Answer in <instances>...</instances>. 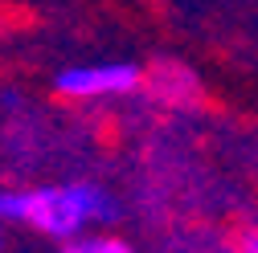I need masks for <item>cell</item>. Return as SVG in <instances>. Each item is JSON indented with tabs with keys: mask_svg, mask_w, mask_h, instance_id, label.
Segmentation results:
<instances>
[{
	"mask_svg": "<svg viewBox=\"0 0 258 253\" xmlns=\"http://www.w3.org/2000/svg\"><path fill=\"white\" fill-rule=\"evenodd\" d=\"M119 220H123V200L103 180H49L25 188L21 225L57 245L90 229H115Z\"/></svg>",
	"mask_w": 258,
	"mask_h": 253,
	"instance_id": "1",
	"label": "cell"
},
{
	"mask_svg": "<svg viewBox=\"0 0 258 253\" xmlns=\"http://www.w3.org/2000/svg\"><path fill=\"white\" fill-rule=\"evenodd\" d=\"M144 90V66L140 61H74L53 74V94L70 106H99V102H123Z\"/></svg>",
	"mask_w": 258,
	"mask_h": 253,
	"instance_id": "2",
	"label": "cell"
},
{
	"mask_svg": "<svg viewBox=\"0 0 258 253\" xmlns=\"http://www.w3.org/2000/svg\"><path fill=\"white\" fill-rule=\"evenodd\" d=\"M148 102L156 106H168V110H197L205 102V86L197 78V70L188 61L176 57H160L152 66H144V90Z\"/></svg>",
	"mask_w": 258,
	"mask_h": 253,
	"instance_id": "3",
	"label": "cell"
},
{
	"mask_svg": "<svg viewBox=\"0 0 258 253\" xmlns=\"http://www.w3.org/2000/svg\"><path fill=\"white\" fill-rule=\"evenodd\" d=\"M53 253H140V249L115 229H90V233H78L70 241H61Z\"/></svg>",
	"mask_w": 258,
	"mask_h": 253,
	"instance_id": "4",
	"label": "cell"
},
{
	"mask_svg": "<svg viewBox=\"0 0 258 253\" xmlns=\"http://www.w3.org/2000/svg\"><path fill=\"white\" fill-rule=\"evenodd\" d=\"M230 249L234 253H258V212L242 216L238 225L230 229Z\"/></svg>",
	"mask_w": 258,
	"mask_h": 253,
	"instance_id": "5",
	"label": "cell"
},
{
	"mask_svg": "<svg viewBox=\"0 0 258 253\" xmlns=\"http://www.w3.org/2000/svg\"><path fill=\"white\" fill-rule=\"evenodd\" d=\"M9 233H13L9 225H0V253H5V249H9Z\"/></svg>",
	"mask_w": 258,
	"mask_h": 253,
	"instance_id": "6",
	"label": "cell"
}]
</instances>
